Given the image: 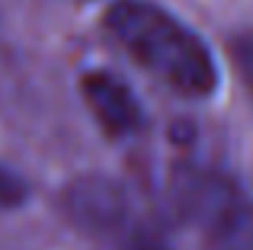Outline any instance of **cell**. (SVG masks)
<instances>
[{"mask_svg":"<svg viewBox=\"0 0 253 250\" xmlns=\"http://www.w3.org/2000/svg\"><path fill=\"white\" fill-rule=\"evenodd\" d=\"M106 32L131 61H138L173 93L189 100L215 93L218 68L211 51L167 10L148 0H119L106 10Z\"/></svg>","mask_w":253,"mask_h":250,"instance_id":"obj_1","label":"cell"},{"mask_svg":"<svg viewBox=\"0 0 253 250\" xmlns=\"http://www.w3.org/2000/svg\"><path fill=\"white\" fill-rule=\"evenodd\" d=\"M176 206L199 250H253V199L234 180L192 170L176 186Z\"/></svg>","mask_w":253,"mask_h":250,"instance_id":"obj_2","label":"cell"},{"mask_svg":"<svg viewBox=\"0 0 253 250\" xmlns=\"http://www.w3.org/2000/svg\"><path fill=\"white\" fill-rule=\"evenodd\" d=\"M64 199H68V215L77 225L103 241H112L119 250L151 231L138 221L122 186L109 180H81L68 189Z\"/></svg>","mask_w":253,"mask_h":250,"instance_id":"obj_3","label":"cell"},{"mask_svg":"<svg viewBox=\"0 0 253 250\" xmlns=\"http://www.w3.org/2000/svg\"><path fill=\"white\" fill-rule=\"evenodd\" d=\"M81 90L84 100L90 103L93 116L109 135H131L141 125V106L119 77L106 74V71H93V74L84 77Z\"/></svg>","mask_w":253,"mask_h":250,"instance_id":"obj_4","label":"cell"},{"mask_svg":"<svg viewBox=\"0 0 253 250\" xmlns=\"http://www.w3.org/2000/svg\"><path fill=\"white\" fill-rule=\"evenodd\" d=\"M26 199V183L6 167H0V208H13Z\"/></svg>","mask_w":253,"mask_h":250,"instance_id":"obj_5","label":"cell"},{"mask_svg":"<svg viewBox=\"0 0 253 250\" xmlns=\"http://www.w3.org/2000/svg\"><path fill=\"white\" fill-rule=\"evenodd\" d=\"M125 250H167V247H164V241L151 231V234H144V238H138L135 244H128Z\"/></svg>","mask_w":253,"mask_h":250,"instance_id":"obj_6","label":"cell"},{"mask_svg":"<svg viewBox=\"0 0 253 250\" xmlns=\"http://www.w3.org/2000/svg\"><path fill=\"white\" fill-rule=\"evenodd\" d=\"M244 64H247V74L253 77V45H250L247 51H244Z\"/></svg>","mask_w":253,"mask_h":250,"instance_id":"obj_7","label":"cell"}]
</instances>
